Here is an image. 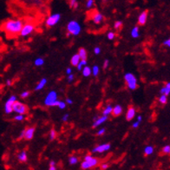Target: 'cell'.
Segmentation results:
<instances>
[{"mask_svg": "<svg viewBox=\"0 0 170 170\" xmlns=\"http://www.w3.org/2000/svg\"><path fill=\"white\" fill-rule=\"evenodd\" d=\"M24 24V21L21 19H8L3 24L2 28L7 36L13 37L17 35H20L21 30L23 28Z\"/></svg>", "mask_w": 170, "mask_h": 170, "instance_id": "obj_1", "label": "cell"}, {"mask_svg": "<svg viewBox=\"0 0 170 170\" xmlns=\"http://www.w3.org/2000/svg\"><path fill=\"white\" fill-rule=\"evenodd\" d=\"M100 161L96 157H93L92 155H86L83 159V161L81 163V168L83 170L89 169L97 167L99 164Z\"/></svg>", "mask_w": 170, "mask_h": 170, "instance_id": "obj_2", "label": "cell"}, {"mask_svg": "<svg viewBox=\"0 0 170 170\" xmlns=\"http://www.w3.org/2000/svg\"><path fill=\"white\" fill-rule=\"evenodd\" d=\"M58 100H57V93L56 91H50L45 97V104L49 107H55L58 104Z\"/></svg>", "mask_w": 170, "mask_h": 170, "instance_id": "obj_3", "label": "cell"}, {"mask_svg": "<svg viewBox=\"0 0 170 170\" xmlns=\"http://www.w3.org/2000/svg\"><path fill=\"white\" fill-rule=\"evenodd\" d=\"M68 34H71L73 36H77L81 32V25L77 21H70L67 25Z\"/></svg>", "mask_w": 170, "mask_h": 170, "instance_id": "obj_4", "label": "cell"}, {"mask_svg": "<svg viewBox=\"0 0 170 170\" xmlns=\"http://www.w3.org/2000/svg\"><path fill=\"white\" fill-rule=\"evenodd\" d=\"M124 79H125L126 83L128 88L131 90H134L137 88V79L135 75L132 73H127L124 76Z\"/></svg>", "mask_w": 170, "mask_h": 170, "instance_id": "obj_5", "label": "cell"}, {"mask_svg": "<svg viewBox=\"0 0 170 170\" xmlns=\"http://www.w3.org/2000/svg\"><path fill=\"white\" fill-rule=\"evenodd\" d=\"M12 110L13 112H15L17 115H23L24 116L25 114L28 112V107L27 105H25L23 102H20L16 101L14 105H13V108H12Z\"/></svg>", "mask_w": 170, "mask_h": 170, "instance_id": "obj_6", "label": "cell"}, {"mask_svg": "<svg viewBox=\"0 0 170 170\" xmlns=\"http://www.w3.org/2000/svg\"><path fill=\"white\" fill-rule=\"evenodd\" d=\"M34 31H35V24L31 23V22H28V23L24 24L23 28L21 30L20 36L25 37V36L31 35Z\"/></svg>", "mask_w": 170, "mask_h": 170, "instance_id": "obj_7", "label": "cell"}, {"mask_svg": "<svg viewBox=\"0 0 170 170\" xmlns=\"http://www.w3.org/2000/svg\"><path fill=\"white\" fill-rule=\"evenodd\" d=\"M60 18L61 15L59 13L52 14V15H50V16L47 17V19L45 21V24H46V25L48 27H52V26L56 25L60 21Z\"/></svg>", "mask_w": 170, "mask_h": 170, "instance_id": "obj_8", "label": "cell"}, {"mask_svg": "<svg viewBox=\"0 0 170 170\" xmlns=\"http://www.w3.org/2000/svg\"><path fill=\"white\" fill-rule=\"evenodd\" d=\"M17 101V97L16 96H12V97H9V99L6 101L5 104H4V111L6 114H11L13 112L12 108L13 105L15 103V102Z\"/></svg>", "mask_w": 170, "mask_h": 170, "instance_id": "obj_9", "label": "cell"}, {"mask_svg": "<svg viewBox=\"0 0 170 170\" xmlns=\"http://www.w3.org/2000/svg\"><path fill=\"white\" fill-rule=\"evenodd\" d=\"M110 148H111V145L109 143L101 144V145L97 146L95 149H93L92 153H99V154H101V153H103V152H106V151L109 150Z\"/></svg>", "mask_w": 170, "mask_h": 170, "instance_id": "obj_10", "label": "cell"}, {"mask_svg": "<svg viewBox=\"0 0 170 170\" xmlns=\"http://www.w3.org/2000/svg\"><path fill=\"white\" fill-rule=\"evenodd\" d=\"M91 19H92V21H93L95 24H101L102 20H103V16L102 15L100 12H94L91 14Z\"/></svg>", "mask_w": 170, "mask_h": 170, "instance_id": "obj_11", "label": "cell"}, {"mask_svg": "<svg viewBox=\"0 0 170 170\" xmlns=\"http://www.w3.org/2000/svg\"><path fill=\"white\" fill-rule=\"evenodd\" d=\"M35 134V128L34 127H29L24 130V136L25 140H31Z\"/></svg>", "mask_w": 170, "mask_h": 170, "instance_id": "obj_12", "label": "cell"}, {"mask_svg": "<svg viewBox=\"0 0 170 170\" xmlns=\"http://www.w3.org/2000/svg\"><path fill=\"white\" fill-rule=\"evenodd\" d=\"M148 14H149L148 11L142 12L138 17V24H141V25H144L147 22V19H148Z\"/></svg>", "mask_w": 170, "mask_h": 170, "instance_id": "obj_13", "label": "cell"}, {"mask_svg": "<svg viewBox=\"0 0 170 170\" xmlns=\"http://www.w3.org/2000/svg\"><path fill=\"white\" fill-rule=\"evenodd\" d=\"M135 116V109L134 107H130L128 109V110H127V114H126V119H127V121L133 120Z\"/></svg>", "mask_w": 170, "mask_h": 170, "instance_id": "obj_14", "label": "cell"}, {"mask_svg": "<svg viewBox=\"0 0 170 170\" xmlns=\"http://www.w3.org/2000/svg\"><path fill=\"white\" fill-rule=\"evenodd\" d=\"M107 120H108V116H102L100 117H98L96 121H94L93 128L99 127V126L102 125V123H104Z\"/></svg>", "mask_w": 170, "mask_h": 170, "instance_id": "obj_15", "label": "cell"}, {"mask_svg": "<svg viewBox=\"0 0 170 170\" xmlns=\"http://www.w3.org/2000/svg\"><path fill=\"white\" fill-rule=\"evenodd\" d=\"M121 113H122V108L121 105H116L114 107L112 110V115L114 116H119Z\"/></svg>", "mask_w": 170, "mask_h": 170, "instance_id": "obj_16", "label": "cell"}, {"mask_svg": "<svg viewBox=\"0 0 170 170\" xmlns=\"http://www.w3.org/2000/svg\"><path fill=\"white\" fill-rule=\"evenodd\" d=\"M80 61H81V59H80V57L78 56V54H75V55L71 57V59H70V64H71V65H73V66H77L78 64L80 63Z\"/></svg>", "mask_w": 170, "mask_h": 170, "instance_id": "obj_17", "label": "cell"}, {"mask_svg": "<svg viewBox=\"0 0 170 170\" xmlns=\"http://www.w3.org/2000/svg\"><path fill=\"white\" fill-rule=\"evenodd\" d=\"M47 83V79L46 78H43V79H41L40 82L37 83V85L36 86V88L35 89L36 90H41V89H43L45 88V86Z\"/></svg>", "mask_w": 170, "mask_h": 170, "instance_id": "obj_18", "label": "cell"}, {"mask_svg": "<svg viewBox=\"0 0 170 170\" xmlns=\"http://www.w3.org/2000/svg\"><path fill=\"white\" fill-rule=\"evenodd\" d=\"M17 159H18V161L21 162H25L27 161V153H26V151H22L20 152L18 155H17Z\"/></svg>", "mask_w": 170, "mask_h": 170, "instance_id": "obj_19", "label": "cell"}, {"mask_svg": "<svg viewBox=\"0 0 170 170\" xmlns=\"http://www.w3.org/2000/svg\"><path fill=\"white\" fill-rule=\"evenodd\" d=\"M78 56L81 60H86L87 58V51L84 48H80L78 50Z\"/></svg>", "mask_w": 170, "mask_h": 170, "instance_id": "obj_20", "label": "cell"}, {"mask_svg": "<svg viewBox=\"0 0 170 170\" xmlns=\"http://www.w3.org/2000/svg\"><path fill=\"white\" fill-rule=\"evenodd\" d=\"M82 70H83V75L85 77H89L92 74V72H91V68L89 67V66H84Z\"/></svg>", "mask_w": 170, "mask_h": 170, "instance_id": "obj_21", "label": "cell"}, {"mask_svg": "<svg viewBox=\"0 0 170 170\" xmlns=\"http://www.w3.org/2000/svg\"><path fill=\"white\" fill-rule=\"evenodd\" d=\"M161 93H162V95H165V96L169 95V93H170V83H168L165 87L162 88V89H161Z\"/></svg>", "mask_w": 170, "mask_h": 170, "instance_id": "obj_22", "label": "cell"}, {"mask_svg": "<svg viewBox=\"0 0 170 170\" xmlns=\"http://www.w3.org/2000/svg\"><path fill=\"white\" fill-rule=\"evenodd\" d=\"M112 110H113V107H112V106L111 105L106 106V108L103 109V111H102V115L105 116H108L109 115L112 114Z\"/></svg>", "mask_w": 170, "mask_h": 170, "instance_id": "obj_23", "label": "cell"}, {"mask_svg": "<svg viewBox=\"0 0 170 170\" xmlns=\"http://www.w3.org/2000/svg\"><path fill=\"white\" fill-rule=\"evenodd\" d=\"M153 152H154V148L152 146H147L144 149V154L146 155H150L153 154Z\"/></svg>", "mask_w": 170, "mask_h": 170, "instance_id": "obj_24", "label": "cell"}, {"mask_svg": "<svg viewBox=\"0 0 170 170\" xmlns=\"http://www.w3.org/2000/svg\"><path fill=\"white\" fill-rule=\"evenodd\" d=\"M91 72H92V75H93L94 77H97V76L99 75V72H100V68H99V66L94 65L93 67H92V69H91Z\"/></svg>", "mask_w": 170, "mask_h": 170, "instance_id": "obj_25", "label": "cell"}, {"mask_svg": "<svg viewBox=\"0 0 170 170\" xmlns=\"http://www.w3.org/2000/svg\"><path fill=\"white\" fill-rule=\"evenodd\" d=\"M131 36L134 38H136L139 36V28H138V26H135V27H134L132 29V31H131Z\"/></svg>", "mask_w": 170, "mask_h": 170, "instance_id": "obj_26", "label": "cell"}, {"mask_svg": "<svg viewBox=\"0 0 170 170\" xmlns=\"http://www.w3.org/2000/svg\"><path fill=\"white\" fill-rule=\"evenodd\" d=\"M77 162H78V158H77V156L72 155V156H70V157L69 158V163L70 165H76Z\"/></svg>", "mask_w": 170, "mask_h": 170, "instance_id": "obj_27", "label": "cell"}, {"mask_svg": "<svg viewBox=\"0 0 170 170\" xmlns=\"http://www.w3.org/2000/svg\"><path fill=\"white\" fill-rule=\"evenodd\" d=\"M87 65V61L86 60H81L80 61V63L78 64V65L77 66V68L78 70H82L83 69V68L84 67V66H86Z\"/></svg>", "mask_w": 170, "mask_h": 170, "instance_id": "obj_28", "label": "cell"}, {"mask_svg": "<svg viewBox=\"0 0 170 170\" xmlns=\"http://www.w3.org/2000/svg\"><path fill=\"white\" fill-rule=\"evenodd\" d=\"M57 131L52 129V130H50V141H53V140H55L56 137H57Z\"/></svg>", "mask_w": 170, "mask_h": 170, "instance_id": "obj_29", "label": "cell"}, {"mask_svg": "<svg viewBox=\"0 0 170 170\" xmlns=\"http://www.w3.org/2000/svg\"><path fill=\"white\" fill-rule=\"evenodd\" d=\"M34 64H35L36 66H42L45 64V60L43 58H41V57H38V58H36V60H35Z\"/></svg>", "mask_w": 170, "mask_h": 170, "instance_id": "obj_30", "label": "cell"}, {"mask_svg": "<svg viewBox=\"0 0 170 170\" xmlns=\"http://www.w3.org/2000/svg\"><path fill=\"white\" fill-rule=\"evenodd\" d=\"M167 101H168V99H167V96L165 95H162L160 98H159V102L162 103V104H165L167 103Z\"/></svg>", "mask_w": 170, "mask_h": 170, "instance_id": "obj_31", "label": "cell"}, {"mask_svg": "<svg viewBox=\"0 0 170 170\" xmlns=\"http://www.w3.org/2000/svg\"><path fill=\"white\" fill-rule=\"evenodd\" d=\"M162 153H163V154H170V145L165 146V147L162 149Z\"/></svg>", "mask_w": 170, "mask_h": 170, "instance_id": "obj_32", "label": "cell"}, {"mask_svg": "<svg viewBox=\"0 0 170 170\" xmlns=\"http://www.w3.org/2000/svg\"><path fill=\"white\" fill-rule=\"evenodd\" d=\"M69 6L73 9H76L77 8V6H78V3H77L76 0H71V1L69 2Z\"/></svg>", "mask_w": 170, "mask_h": 170, "instance_id": "obj_33", "label": "cell"}, {"mask_svg": "<svg viewBox=\"0 0 170 170\" xmlns=\"http://www.w3.org/2000/svg\"><path fill=\"white\" fill-rule=\"evenodd\" d=\"M14 120H15V121H24V116H23V115H17V116H14Z\"/></svg>", "mask_w": 170, "mask_h": 170, "instance_id": "obj_34", "label": "cell"}, {"mask_svg": "<svg viewBox=\"0 0 170 170\" xmlns=\"http://www.w3.org/2000/svg\"><path fill=\"white\" fill-rule=\"evenodd\" d=\"M57 107L60 109H65V107H66V102L64 101H59L58 102V104H57Z\"/></svg>", "mask_w": 170, "mask_h": 170, "instance_id": "obj_35", "label": "cell"}, {"mask_svg": "<svg viewBox=\"0 0 170 170\" xmlns=\"http://www.w3.org/2000/svg\"><path fill=\"white\" fill-rule=\"evenodd\" d=\"M107 37H108L109 40H113L114 38L116 37V34L114 32H112V31H109V32H108V34H107Z\"/></svg>", "mask_w": 170, "mask_h": 170, "instance_id": "obj_36", "label": "cell"}, {"mask_svg": "<svg viewBox=\"0 0 170 170\" xmlns=\"http://www.w3.org/2000/svg\"><path fill=\"white\" fill-rule=\"evenodd\" d=\"M49 170H57V168H56V162L54 161H51L50 162V168H49Z\"/></svg>", "mask_w": 170, "mask_h": 170, "instance_id": "obj_37", "label": "cell"}, {"mask_svg": "<svg viewBox=\"0 0 170 170\" xmlns=\"http://www.w3.org/2000/svg\"><path fill=\"white\" fill-rule=\"evenodd\" d=\"M121 25H122V23H121V21H116L115 23V24H114V28L116 29V30H119L121 27Z\"/></svg>", "mask_w": 170, "mask_h": 170, "instance_id": "obj_38", "label": "cell"}, {"mask_svg": "<svg viewBox=\"0 0 170 170\" xmlns=\"http://www.w3.org/2000/svg\"><path fill=\"white\" fill-rule=\"evenodd\" d=\"M94 4V1L93 0H89L88 2H87V4H86V7L88 9H90L92 6H93Z\"/></svg>", "mask_w": 170, "mask_h": 170, "instance_id": "obj_39", "label": "cell"}, {"mask_svg": "<svg viewBox=\"0 0 170 170\" xmlns=\"http://www.w3.org/2000/svg\"><path fill=\"white\" fill-rule=\"evenodd\" d=\"M30 96V92L29 91H24L23 93L21 94V97L22 98H27Z\"/></svg>", "mask_w": 170, "mask_h": 170, "instance_id": "obj_40", "label": "cell"}, {"mask_svg": "<svg viewBox=\"0 0 170 170\" xmlns=\"http://www.w3.org/2000/svg\"><path fill=\"white\" fill-rule=\"evenodd\" d=\"M106 130L105 129H101V130H99L98 131H97V135H102L103 134L105 133Z\"/></svg>", "mask_w": 170, "mask_h": 170, "instance_id": "obj_41", "label": "cell"}, {"mask_svg": "<svg viewBox=\"0 0 170 170\" xmlns=\"http://www.w3.org/2000/svg\"><path fill=\"white\" fill-rule=\"evenodd\" d=\"M109 168V164L108 163H102L101 164V169L102 170H105Z\"/></svg>", "mask_w": 170, "mask_h": 170, "instance_id": "obj_42", "label": "cell"}, {"mask_svg": "<svg viewBox=\"0 0 170 170\" xmlns=\"http://www.w3.org/2000/svg\"><path fill=\"white\" fill-rule=\"evenodd\" d=\"M100 52H101V49L99 48V47H96V48L94 49V53H95L96 55L100 54Z\"/></svg>", "mask_w": 170, "mask_h": 170, "instance_id": "obj_43", "label": "cell"}, {"mask_svg": "<svg viewBox=\"0 0 170 170\" xmlns=\"http://www.w3.org/2000/svg\"><path fill=\"white\" fill-rule=\"evenodd\" d=\"M109 61L106 59V60L103 62V69H107V68H108V66H109Z\"/></svg>", "mask_w": 170, "mask_h": 170, "instance_id": "obj_44", "label": "cell"}, {"mask_svg": "<svg viewBox=\"0 0 170 170\" xmlns=\"http://www.w3.org/2000/svg\"><path fill=\"white\" fill-rule=\"evenodd\" d=\"M69 114H65L64 116H63V118H62V120L64 121H68V119H69Z\"/></svg>", "mask_w": 170, "mask_h": 170, "instance_id": "obj_45", "label": "cell"}, {"mask_svg": "<svg viewBox=\"0 0 170 170\" xmlns=\"http://www.w3.org/2000/svg\"><path fill=\"white\" fill-rule=\"evenodd\" d=\"M163 45H166V46H168V47H169L170 48V38L169 39H168V40L164 41V42H163Z\"/></svg>", "mask_w": 170, "mask_h": 170, "instance_id": "obj_46", "label": "cell"}, {"mask_svg": "<svg viewBox=\"0 0 170 170\" xmlns=\"http://www.w3.org/2000/svg\"><path fill=\"white\" fill-rule=\"evenodd\" d=\"M74 75L73 74H70V75H69V77H68V81L70 83V82H72L73 80H74Z\"/></svg>", "mask_w": 170, "mask_h": 170, "instance_id": "obj_47", "label": "cell"}, {"mask_svg": "<svg viewBox=\"0 0 170 170\" xmlns=\"http://www.w3.org/2000/svg\"><path fill=\"white\" fill-rule=\"evenodd\" d=\"M139 125H140V122H138L137 121H135V122H134L133 123V128H135V129H136V128H138V127H139Z\"/></svg>", "mask_w": 170, "mask_h": 170, "instance_id": "obj_48", "label": "cell"}, {"mask_svg": "<svg viewBox=\"0 0 170 170\" xmlns=\"http://www.w3.org/2000/svg\"><path fill=\"white\" fill-rule=\"evenodd\" d=\"M65 102H66V104H67V103H68V104H72L73 101L70 99V98H67V99H66V101H65Z\"/></svg>", "mask_w": 170, "mask_h": 170, "instance_id": "obj_49", "label": "cell"}, {"mask_svg": "<svg viewBox=\"0 0 170 170\" xmlns=\"http://www.w3.org/2000/svg\"><path fill=\"white\" fill-rule=\"evenodd\" d=\"M66 73L68 74V76L70 75V74H72V69H71V68H67L66 69Z\"/></svg>", "mask_w": 170, "mask_h": 170, "instance_id": "obj_50", "label": "cell"}, {"mask_svg": "<svg viewBox=\"0 0 170 170\" xmlns=\"http://www.w3.org/2000/svg\"><path fill=\"white\" fill-rule=\"evenodd\" d=\"M24 130H23L22 132L20 133V135H19V139H22V138H24Z\"/></svg>", "mask_w": 170, "mask_h": 170, "instance_id": "obj_51", "label": "cell"}, {"mask_svg": "<svg viewBox=\"0 0 170 170\" xmlns=\"http://www.w3.org/2000/svg\"><path fill=\"white\" fill-rule=\"evenodd\" d=\"M6 84H7V86H11V85H12V81H11L10 79L7 80V81H6Z\"/></svg>", "mask_w": 170, "mask_h": 170, "instance_id": "obj_52", "label": "cell"}, {"mask_svg": "<svg viewBox=\"0 0 170 170\" xmlns=\"http://www.w3.org/2000/svg\"><path fill=\"white\" fill-rule=\"evenodd\" d=\"M142 116H138V117H137V121H138V122H141V121H142Z\"/></svg>", "mask_w": 170, "mask_h": 170, "instance_id": "obj_53", "label": "cell"}]
</instances>
